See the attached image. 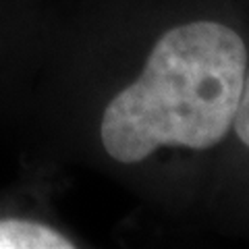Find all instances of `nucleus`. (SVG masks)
Instances as JSON below:
<instances>
[{"instance_id":"obj_1","label":"nucleus","mask_w":249,"mask_h":249,"mask_svg":"<svg viewBox=\"0 0 249 249\" xmlns=\"http://www.w3.org/2000/svg\"><path fill=\"white\" fill-rule=\"evenodd\" d=\"M247 77V50L237 31L196 21L166 31L142 75L121 89L102 116V143L123 164L160 145L208 150L232 127Z\"/></svg>"},{"instance_id":"obj_3","label":"nucleus","mask_w":249,"mask_h":249,"mask_svg":"<svg viewBox=\"0 0 249 249\" xmlns=\"http://www.w3.org/2000/svg\"><path fill=\"white\" fill-rule=\"evenodd\" d=\"M232 127H235L241 142L249 147V75L245 77L243 91H241V98H239V106H237V114H235V121H232Z\"/></svg>"},{"instance_id":"obj_2","label":"nucleus","mask_w":249,"mask_h":249,"mask_svg":"<svg viewBox=\"0 0 249 249\" xmlns=\"http://www.w3.org/2000/svg\"><path fill=\"white\" fill-rule=\"evenodd\" d=\"M54 229L29 220H0V249H73Z\"/></svg>"}]
</instances>
